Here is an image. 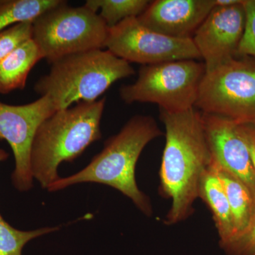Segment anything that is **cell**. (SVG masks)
<instances>
[{
	"mask_svg": "<svg viewBox=\"0 0 255 255\" xmlns=\"http://www.w3.org/2000/svg\"><path fill=\"white\" fill-rule=\"evenodd\" d=\"M205 73V65L196 60L142 65L135 82L121 87L119 95L128 105L152 103L164 112H184L195 107Z\"/></svg>",
	"mask_w": 255,
	"mask_h": 255,
	"instance_id": "8992f818",
	"label": "cell"
},
{
	"mask_svg": "<svg viewBox=\"0 0 255 255\" xmlns=\"http://www.w3.org/2000/svg\"><path fill=\"white\" fill-rule=\"evenodd\" d=\"M105 48L130 63L155 65L182 60H200L191 38L179 39L145 27L137 18H127L109 28Z\"/></svg>",
	"mask_w": 255,
	"mask_h": 255,
	"instance_id": "ba28073f",
	"label": "cell"
},
{
	"mask_svg": "<svg viewBox=\"0 0 255 255\" xmlns=\"http://www.w3.org/2000/svg\"><path fill=\"white\" fill-rule=\"evenodd\" d=\"M160 119L166 142L159 178L164 195L172 201L165 223L173 225L192 214L201 178L213 159L201 113L194 107L177 113L160 110Z\"/></svg>",
	"mask_w": 255,
	"mask_h": 255,
	"instance_id": "6da1fadb",
	"label": "cell"
},
{
	"mask_svg": "<svg viewBox=\"0 0 255 255\" xmlns=\"http://www.w3.org/2000/svg\"><path fill=\"white\" fill-rule=\"evenodd\" d=\"M243 2L244 0L233 6H215L193 36L206 71L237 57L246 26Z\"/></svg>",
	"mask_w": 255,
	"mask_h": 255,
	"instance_id": "30bf717a",
	"label": "cell"
},
{
	"mask_svg": "<svg viewBox=\"0 0 255 255\" xmlns=\"http://www.w3.org/2000/svg\"><path fill=\"white\" fill-rule=\"evenodd\" d=\"M211 167L219 177L227 196L234 222V237L246 229L254 216L255 198L241 179L213 162Z\"/></svg>",
	"mask_w": 255,
	"mask_h": 255,
	"instance_id": "9a60e30c",
	"label": "cell"
},
{
	"mask_svg": "<svg viewBox=\"0 0 255 255\" xmlns=\"http://www.w3.org/2000/svg\"><path fill=\"white\" fill-rule=\"evenodd\" d=\"M216 0H156L137 17L152 31L179 39H192Z\"/></svg>",
	"mask_w": 255,
	"mask_h": 255,
	"instance_id": "7c38bea8",
	"label": "cell"
},
{
	"mask_svg": "<svg viewBox=\"0 0 255 255\" xmlns=\"http://www.w3.org/2000/svg\"><path fill=\"white\" fill-rule=\"evenodd\" d=\"M246 26L238 55L255 58V0H244Z\"/></svg>",
	"mask_w": 255,
	"mask_h": 255,
	"instance_id": "44dd1931",
	"label": "cell"
},
{
	"mask_svg": "<svg viewBox=\"0 0 255 255\" xmlns=\"http://www.w3.org/2000/svg\"><path fill=\"white\" fill-rule=\"evenodd\" d=\"M201 117L212 162L241 179L255 198V169L238 124L214 114L202 113Z\"/></svg>",
	"mask_w": 255,
	"mask_h": 255,
	"instance_id": "8fae6325",
	"label": "cell"
},
{
	"mask_svg": "<svg viewBox=\"0 0 255 255\" xmlns=\"http://www.w3.org/2000/svg\"><path fill=\"white\" fill-rule=\"evenodd\" d=\"M199 198L207 204L212 213L220 244L229 241L235 234L232 212L222 184L211 165L201 178Z\"/></svg>",
	"mask_w": 255,
	"mask_h": 255,
	"instance_id": "5bb4252c",
	"label": "cell"
},
{
	"mask_svg": "<svg viewBox=\"0 0 255 255\" xmlns=\"http://www.w3.org/2000/svg\"><path fill=\"white\" fill-rule=\"evenodd\" d=\"M58 230L59 227H47L34 231H20L6 222L0 213V255H22L23 247L28 242Z\"/></svg>",
	"mask_w": 255,
	"mask_h": 255,
	"instance_id": "ac0fdd59",
	"label": "cell"
},
{
	"mask_svg": "<svg viewBox=\"0 0 255 255\" xmlns=\"http://www.w3.org/2000/svg\"><path fill=\"white\" fill-rule=\"evenodd\" d=\"M106 98L79 102L58 111L37 129L31 150L33 179L48 189L60 179L58 168L63 162H71L94 142L102 137L100 123Z\"/></svg>",
	"mask_w": 255,
	"mask_h": 255,
	"instance_id": "3957f363",
	"label": "cell"
},
{
	"mask_svg": "<svg viewBox=\"0 0 255 255\" xmlns=\"http://www.w3.org/2000/svg\"><path fill=\"white\" fill-rule=\"evenodd\" d=\"M33 22L17 23L0 32V62L32 38Z\"/></svg>",
	"mask_w": 255,
	"mask_h": 255,
	"instance_id": "d6986e66",
	"label": "cell"
},
{
	"mask_svg": "<svg viewBox=\"0 0 255 255\" xmlns=\"http://www.w3.org/2000/svg\"><path fill=\"white\" fill-rule=\"evenodd\" d=\"M108 33L97 12L85 5L73 7L62 1L33 21L32 39L50 64L66 55L103 49Z\"/></svg>",
	"mask_w": 255,
	"mask_h": 255,
	"instance_id": "5b68a950",
	"label": "cell"
},
{
	"mask_svg": "<svg viewBox=\"0 0 255 255\" xmlns=\"http://www.w3.org/2000/svg\"><path fill=\"white\" fill-rule=\"evenodd\" d=\"M50 65L49 73L37 81L34 90L49 98L56 112L74 103L95 102L116 82L135 74L128 62L108 50L74 53Z\"/></svg>",
	"mask_w": 255,
	"mask_h": 255,
	"instance_id": "277c9868",
	"label": "cell"
},
{
	"mask_svg": "<svg viewBox=\"0 0 255 255\" xmlns=\"http://www.w3.org/2000/svg\"><path fill=\"white\" fill-rule=\"evenodd\" d=\"M195 107L238 124H255V62L236 57L206 71Z\"/></svg>",
	"mask_w": 255,
	"mask_h": 255,
	"instance_id": "52a82bcc",
	"label": "cell"
},
{
	"mask_svg": "<svg viewBox=\"0 0 255 255\" xmlns=\"http://www.w3.org/2000/svg\"><path fill=\"white\" fill-rule=\"evenodd\" d=\"M41 59V51L32 38L11 52L0 62V94L23 90L32 68Z\"/></svg>",
	"mask_w": 255,
	"mask_h": 255,
	"instance_id": "4fadbf2b",
	"label": "cell"
},
{
	"mask_svg": "<svg viewBox=\"0 0 255 255\" xmlns=\"http://www.w3.org/2000/svg\"><path fill=\"white\" fill-rule=\"evenodd\" d=\"M220 246L227 255H255V213L246 229Z\"/></svg>",
	"mask_w": 255,
	"mask_h": 255,
	"instance_id": "ffe728a7",
	"label": "cell"
},
{
	"mask_svg": "<svg viewBox=\"0 0 255 255\" xmlns=\"http://www.w3.org/2000/svg\"><path fill=\"white\" fill-rule=\"evenodd\" d=\"M243 1V0H216V6H231L241 4Z\"/></svg>",
	"mask_w": 255,
	"mask_h": 255,
	"instance_id": "603a6c76",
	"label": "cell"
},
{
	"mask_svg": "<svg viewBox=\"0 0 255 255\" xmlns=\"http://www.w3.org/2000/svg\"><path fill=\"white\" fill-rule=\"evenodd\" d=\"M238 130L246 142L255 169V124H238Z\"/></svg>",
	"mask_w": 255,
	"mask_h": 255,
	"instance_id": "7402d4cb",
	"label": "cell"
},
{
	"mask_svg": "<svg viewBox=\"0 0 255 255\" xmlns=\"http://www.w3.org/2000/svg\"><path fill=\"white\" fill-rule=\"evenodd\" d=\"M63 0H0V32L17 23L33 22Z\"/></svg>",
	"mask_w": 255,
	"mask_h": 255,
	"instance_id": "2e32d148",
	"label": "cell"
},
{
	"mask_svg": "<svg viewBox=\"0 0 255 255\" xmlns=\"http://www.w3.org/2000/svg\"><path fill=\"white\" fill-rule=\"evenodd\" d=\"M162 134L150 116H134L119 133L105 142L103 150L87 167L70 177L60 178L47 189L53 192L78 183H100L121 191L143 214L150 216V201L137 187L135 167L145 146Z\"/></svg>",
	"mask_w": 255,
	"mask_h": 255,
	"instance_id": "7a4b0ae2",
	"label": "cell"
},
{
	"mask_svg": "<svg viewBox=\"0 0 255 255\" xmlns=\"http://www.w3.org/2000/svg\"><path fill=\"white\" fill-rule=\"evenodd\" d=\"M55 112L54 106L47 97L23 105L0 102V140H6L14 153L15 167L11 181L18 191H29L33 187L32 143L37 129Z\"/></svg>",
	"mask_w": 255,
	"mask_h": 255,
	"instance_id": "9c48e42d",
	"label": "cell"
},
{
	"mask_svg": "<svg viewBox=\"0 0 255 255\" xmlns=\"http://www.w3.org/2000/svg\"><path fill=\"white\" fill-rule=\"evenodd\" d=\"M150 2L147 0H87L85 6L97 12L110 28L127 18L138 17Z\"/></svg>",
	"mask_w": 255,
	"mask_h": 255,
	"instance_id": "e0dca14e",
	"label": "cell"
},
{
	"mask_svg": "<svg viewBox=\"0 0 255 255\" xmlns=\"http://www.w3.org/2000/svg\"><path fill=\"white\" fill-rule=\"evenodd\" d=\"M9 157V154L3 149L0 148V162L6 160Z\"/></svg>",
	"mask_w": 255,
	"mask_h": 255,
	"instance_id": "cb8c5ba5",
	"label": "cell"
}]
</instances>
